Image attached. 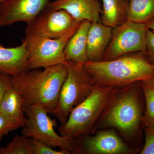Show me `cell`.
<instances>
[{
  "mask_svg": "<svg viewBox=\"0 0 154 154\" xmlns=\"http://www.w3.org/2000/svg\"><path fill=\"white\" fill-rule=\"evenodd\" d=\"M145 110V99L141 81L116 88L92 134L97 131L112 128L131 147L141 152L144 129L142 118Z\"/></svg>",
  "mask_w": 154,
  "mask_h": 154,
  "instance_id": "1",
  "label": "cell"
},
{
  "mask_svg": "<svg viewBox=\"0 0 154 154\" xmlns=\"http://www.w3.org/2000/svg\"><path fill=\"white\" fill-rule=\"evenodd\" d=\"M67 75V69L64 63L43 70L33 69L13 76L14 85L21 96L24 108L40 106L52 114L57 106Z\"/></svg>",
  "mask_w": 154,
  "mask_h": 154,
  "instance_id": "2",
  "label": "cell"
},
{
  "mask_svg": "<svg viewBox=\"0 0 154 154\" xmlns=\"http://www.w3.org/2000/svg\"><path fill=\"white\" fill-rule=\"evenodd\" d=\"M83 66L95 85L119 88L154 79V66L144 52L133 53L110 60H88Z\"/></svg>",
  "mask_w": 154,
  "mask_h": 154,
  "instance_id": "3",
  "label": "cell"
},
{
  "mask_svg": "<svg viewBox=\"0 0 154 154\" xmlns=\"http://www.w3.org/2000/svg\"><path fill=\"white\" fill-rule=\"evenodd\" d=\"M116 88L96 85L88 98L71 111L66 122L60 125V135L72 140L92 134Z\"/></svg>",
  "mask_w": 154,
  "mask_h": 154,
  "instance_id": "4",
  "label": "cell"
},
{
  "mask_svg": "<svg viewBox=\"0 0 154 154\" xmlns=\"http://www.w3.org/2000/svg\"><path fill=\"white\" fill-rule=\"evenodd\" d=\"M67 75L60 93L58 102L52 113L61 125L64 124L71 110L85 100L96 85L83 64L66 60Z\"/></svg>",
  "mask_w": 154,
  "mask_h": 154,
  "instance_id": "5",
  "label": "cell"
},
{
  "mask_svg": "<svg viewBox=\"0 0 154 154\" xmlns=\"http://www.w3.org/2000/svg\"><path fill=\"white\" fill-rule=\"evenodd\" d=\"M26 118L22 134L34 139L52 148L58 147L75 154L77 140L69 139L58 134L54 130L57 125L55 119L48 115L42 107L33 106L24 108Z\"/></svg>",
  "mask_w": 154,
  "mask_h": 154,
  "instance_id": "6",
  "label": "cell"
},
{
  "mask_svg": "<svg viewBox=\"0 0 154 154\" xmlns=\"http://www.w3.org/2000/svg\"><path fill=\"white\" fill-rule=\"evenodd\" d=\"M147 28L146 24L127 21L112 28V35L102 60H110L122 56L144 52Z\"/></svg>",
  "mask_w": 154,
  "mask_h": 154,
  "instance_id": "7",
  "label": "cell"
},
{
  "mask_svg": "<svg viewBox=\"0 0 154 154\" xmlns=\"http://www.w3.org/2000/svg\"><path fill=\"white\" fill-rule=\"evenodd\" d=\"M73 34L57 39L25 34L24 41L28 52V71L64 63L65 61L64 49Z\"/></svg>",
  "mask_w": 154,
  "mask_h": 154,
  "instance_id": "8",
  "label": "cell"
},
{
  "mask_svg": "<svg viewBox=\"0 0 154 154\" xmlns=\"http://www.w3.org/2000/svg\"><path fill=\"white\" fill-rule=\"evenodd\" d=\"M82 22L65 10H52L46 8L27 24L25 34L57 39L73 34Z\"/></svg>",
  "mask_w": 154,
  "mask_h": 154,
  "instance_id": "9",
  "label": "cell"
},
{
  "mask_svg": "<svg viewBox=\"0 0 154 154\" xmlns=\"http://www.w3.org/2000/svg\"><path fill=\"white\" fill-rule=\"evenodd\" d=\"M75 154H135L140 150L131 147L115 130L109 128L97 131L77 139Z\"/></svg>",
  "mask_w": 154,
  "mask_h": 154,
  "instance_id": "10",
  "label": "cell"
},
{
  "mask_svg": "<svg viewBox=\"0 0 154 154\" xmlns=\"http://www.w3.org/2000/svg\"><path fill=\"white\" fill-rule=\"evenodd\" d=\"M50 0H6L0 5V28L16 22L29 23L43 10Z\"/></svg>",
  "mask_w": 154,
  "mask_h": 154,
  "instance_id": "11",
  "label": "cell"
},
{
  "mask_svg": "<svg viewBox=\"0 0 154 154\" xmlns=\"http://www.w3.org/2000/svg\"><path fill=\"white\" fill-rule=\"evenodd\" d=\"M47 8L52 10H65L79 22H101L99 0H55L51 2Z\"/></svg>",
  "mask_w": 154,
  "mask_h": 154,
  "instance_id": "12",
  "label": "cell"
},
{
  "mask_svg": "<svg viewBox=\"0 0 154 154\" xmlns=\"http://www.w3.org/2000/svg\"><path fill=\"white\" fill-rule=\"evenodd\" d=\"M28 52L26 43L16 47L6 48L0 44V71L12 76L28 72Z\"/></svg>",
  "mask_w": 154,
  "mask_h": 154,
  "instance_id": "13",
  "label": "cell"
},
{
  "mask_svg": "<svg viewBox=\"0 0 154 154\" xmlns=\"http://www.w3.org/2000/svg\"><path fill=\"white\" fill-rule=\"evenodd\" d=\"M112 28L101 22L91 23L87 41V54L89 60L101 61L112 35Z\"/></svg>",
  "mask_w": 154,
  "mask_h": 154,
  "instance_id": "14",
  "label": "cell"
},
{
  "mask_svg": "<svg viewBox=\"0 0 154 154\" xmlns=\"http://www.w3.org/2000/svg\"><path fill=\"white\" fill-rule=\"evenodd\" d=\"M91 25L89 21H82L69 38L64 49L65 61L84 64L89 60L87 54V41Z\"/></svg>",
  "mask_w": 154,
  "mask_h": 154,
  "instance_id": "15",
  "label": "cell"
},
{
  "mask_svg": "<svg viewBox=\"0 0 154 154\" xmlns=\"http://www.w3.org/2000/svg\"><path fill=\"white\" fill-rule=\"evenodd\" d=\"M102 2L101 22L114 28L127 21L126 0H99Z\"/></svg>",
  "mask_w": 154,
  "mask_h": 154,
  "instance_id": "16",
  "label": "cell"
},
{
  "mask_svg": "<svg viewBox=\"0 0 154 154\" xmlns=\"http://www.w3.org/2000/svg\"><path fill=\"white\" fill-rule=\"evenodd\" d=\"M127 20L146 24L154 17V0H126Z\"/></svg>",
  "mask_w": 154,
  "mask_h": 154,
  "instance_id": "17",
  "label": "cell"
},
{
  "mask_svg": "<svg viewBox=\"0 0 154 154\" xmlns=\"http://www.w3.org/2000/svg\"><path fill=\"white\" fill-rule=\"evenodd\" d=\"M0 111L12 118L25 122L26 116L22 99L14 85L8 89L3 97Z\"/></svg>",
  "mask_w": 154,
  "mask_h": 154,
  "instance_id": "18",
  "label": "cell"
},
{
  "mask_svg": "<svg viewBox=\"0 0 154 154\" xmlns=\"http://www.w3.org/2000/svg\"><path fill=\"white\" fill-rule=\"evenodd\" d=\"M145 99V110L142 118L144 128L154 129V79L141 81Z\"/></svg>",
  "mask_w": 154,
  "mask_h": 154,
  "instance_id": "19",
  "label": "cell"
},
{
  "mask_svg": "<svg viewBox=\"0 0 154 154\" xmlns=\"http://www.w3.org/2000/svg\"><path fill=\"white\" fill-rule=\"evenodd\" d=\"M0 154H33L31 138L16 135L6 146L0 147Z\"/></svg>",
  "mask_w": 154,
  "mask_h": 154,
  "instance_id": "20",
  "label": "cell"
},
{
  "mask_svg": "<svg viewBox=\"0 0 154 154\" xmlns=\"http://www.w3.org/2000/svg\"><path fill=\"white\" fill-rule=\"evenodd\" d=\"M25 122L10 117L0 111V142L9 133L22 128Z\"/></svg>",
  "mask_w": 154,
  "mask_h": 154,
  "instance_id": "21",
  "label": "cell"
},
{
  "mask_svg": "<svg viewBox=\"0 0 154 154\" xmlns=\"http://www.w3.org/2000/svg\"><path fill=\"white\" fill-rule=\"evenodd\" d=\"M31 143L33 154H71L63 149L60 150L54 149L51 147L34 139L31 138Z\"/></svg>",
  "mask_w": 154,
  "mask_h": 154,
  "instance_id": "22",
  "label": "cell"
},
{
  "mask_svg": "<svg viewBox=\"0 0 154 154\" xmlns=\"http://www.w3.org/2000/svg\"><path fill=\"white\" fill-rule=\"evenodd\" d=\"M143 145L141 154H154V129L144 128Z\"/></svg>",
  "mask_w": 154,
  "mask_h": 154,
  "instance_id": "23",
  "label": "cell"
},
{
  "mask_svg": "<svg viewBox=\"0 0 154 154\" xmlns=\"http://www.w3.org/2000/svg\"><path fill=\"white\" fill-rule=\"evenodd\" d=\"M145 54L150 63L154 66V33L148 29Z\"/></svg>",
  "mask_w": 154,
  "mask_h": 154,
  "instance_id": "24",
  "label": "cell"
},
{
  "mask_svg": "<svg viewBox=\"0 0 154 154\" xmlns=\"http://www.w3.org/2000/svg\"><path fill=\"white\" fill-rule=\"evenodd\" d=\"M13 85V76L0 71V105L6 92Z\"/></svg>",
  "mask_w": 154,
  "mask_h": 154,
  "instance_id": "25",
  "label": "cell"
},
{
  "mask_svg": "<svg viewBox=\"0 0 154 154\" xmlns=\"http://www.w3.org/2000/svg\"><path fill=\"white\" fill-rule=\"evenodd\" d=\"M146 26L149 30L154 33V17L146 23Z\"/></svg>",
  "mask_w": 154,
  "mask_h": 154,
  "instance_id": "26",
  "label": "cell"
},
{
  "mask_svg": "<svg viewBox=\"0 0 154 154\" xmlns=\"http://www.w3.org/2000/svg\"><path fill=\"white\" fill-rule=\"evenodd\" d=\"M5 1L6 0H0V5H2L3 3H4Z\"/></svg>",
  "mask_w": 154,
  "mask_h": 154,
  "instance_id": "27",
  "label": "cell"
}]
</instances>
